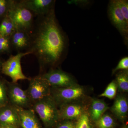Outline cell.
Returning a JSON list of instances; mask_svg holds the SVG:
<instances>
[{
	"mask_svg": "<svg viewBox=\"0 0 128 128\" xmlns=\"http://www.w3.org/2000/svg\"><path fill=\"white\" fill-rule=\"evenodd\" d=\"M128 69V57H126L120 60L116 67L113 70L112 73L114 74L120 70H126Z\"/></svg>",
	"mask_w": 128,
	"mask_h": 128,
	"instance_id": "25",
	"label": "cell"
},
{
	"mask_svg": "<svg viewBox=\"0 0 128 128\" xmlns=\"http://www.w3.org/2000/svg\"><path fill=\"white\" fill-rule=\"evenodd\" d=\"M2 64L0 62V69L1 67H2Z\"/></svg>",
	"mask_w": 128,
	"mask_h": 128,
	"instance_id": "31",
	"label": "cell"
},
{
	"mask_svg": "<svg viewBox=\"0 0 128 128\" xmlns=\"http://www.w3.org/2000/svg\"><path fill=\"white\" fill-rule=\"evenodd\" d=\"M9 20V17L7 16L2 19V22L0 24V34H2L4 32Z\"/></svg>",
	"mask_w": 128,
	"mask_h": 128,
	"instance_id": "28",
	"label": "cell"
},
{
	"mask_svg": "<svg viewBox=\"0 0 128 128\" xmlns=\"http://www.w3.org/2000/svg\"><path fill=\"white\" fill-rule=\"evenodd\" d=\"M21 3L38 16L45 15L53 9L54 1L52 0H23Z\"/></svg>",
	"mask_w": 128,
	"mask_h": 128,
	"instance_id": "11",
	"label": "cell"
},
{
	"mask_svg": "<svg viewBox=\"0 0 128 128\" xmlns=\"http://www.w3.org/2000/svg\"><path fill=\"white\" fill-rule=\"evenodd\" d=\"M11 47L10 38L0 35V53L9 52Z\"/></svg>",
	"mask_w": 128,
	"mask_h": 128,
	"instance_id": "22",
	"label": "cell"
},
{
	"mask_svg": "<svg viewBox=\"0 0 128 128\" xmlns=\"http://www.w3.org/2000/svg\"><path fill=\"white\" fill-rule=\"evenodd\" d=\"M32 54L31 52H20L15 55H12L2 64V73L12 79V82L17 83L20 80H29V78L24 74L22 70L21 61L25 56Z\"/></svg>",
	"mask_w": 128,
	"mask_h": 128,
	"instance_id": "4",
	"label": "cell"
},
{
	"mask_svg": "<svg viewBox=\"0 0 128 128\" xmlns=\"http://www.w3.org/2000/svg\"><path fill=\"white\" fill-rule=\"evenodd\" d=\"M15 108L18 113L21 128H42L39 119L33 109Z\"/></svg>",
	"mask_w": 128,
	"mask_h": 128,
	"instance_id": "12",
	"label": "cell"
},
{
	"mask_svg": "<svg viewBox=\"0 0 128 128\" xmlns=\"http://www.w3.org/2000/svg\"><path fill=\"white\" fill-rule=\"evenodd\" d=\"M124 18L128 24V2L125 0H117Z\"/></svg>",
	"mask_w": 128,
	"mask_h": 128,
	"instance_id": "23",
	"label": "cell"
},
{
	"mask_svg": "<svg viewBox=\"0 0 128 128\" xmlns=\"http://www.w3.org/2000/svg\"><path fill=\"white\" fill-rule=\"evenodd\" d=\"M118 86L115 80L112 81L108 85L104 92L99 96L100 97L107 98L110 99L115 97L117 93Z\"/></svg>",
	"mask_w": 128,
	"mask_h": 128,
	"instance_id": "19",
	"label": "cell"
},
{
	"mask_svg": "<svg viewBox=\"0 0 128 128\" xmlns=\"http://www.w3.org/2000/svg\"><path fill=\"white\" fill-rule=\"evenodd\" d=\"M14 0H0V18L7 16Z\"/></svg>",
	"mask_w": 128,
	"mask_h": 128,
	"instance_id": "21",
	"label": "cell"
},
{
	"mask_svg": "<svg viewBox=\"0 0 128 128\" xmlns=\"http://www.w3.org/2000/svg\"><path fill=\"white\" fill-rule=\"evenodd\" d=\"M0 128H18L17 127L9 125V124H0Z\"/></svg>",
	"mask_w": 128,
	"mask_h": 128,
	"instance_id": "29",
	"label": "cell"
},
{
	"mask_svg": "<svg viewBox=\"0 0 128 128\" xmlns=\"http://www.w3.org/2000/svg\"><path fill=\"white\" fill-rule=\"evenodd\" d=\"M84 113L83 106L78 103L65 104L60 106L59 108L60 121L77 120Z\"/></svg>",
	"mask_w": 128,
	"mask_h": 128,
	"instance_id": "10",
	"label": "cell"
},
{
	"mask_svg": "<svg viewBox=\"0 0 128 128\" xmlns=\"http://www.w3.org/2000/svg\"><path fill=\"white\" fill-rule=\"evenodd\" d=\"M16 30L13 23H12L10 19L9 18V20L8 22L7 25L4 32L0 35L4 36L9 37L10 38L12 34Z\"/></svg>",
	"mask_w": 128,
	"mask_h": 128,
	"instance_id": "26",
	"label": "cell"
},
{
	"mask_svg": "<svg viewBox=\"0 0 128 128\" xmlns=\"http://www.w3.org/2000/svg\"><path fill=\"white\" fill-rule=\"evenodd\" d=\"M33 108L46 128L54 127L60 121L58 105L50 96L34 104Z\"/></svg>",
	"mask_w": 128,
	"mask_h": 128,
	"instance_id": "2",
	"label": "cell"
},
{
	"mask_svg": "<svg viewBox=\"0 0 128 128\" xmlns=\"http://www.w3.org/2000/svg\"><path fill=\"white\" fill-rule=\"evenodd\" d=\"M7 16L13 23L16 30L30 32L33 27V15L20 1H14Z\"/></svg>",
	"mask_w": 128,
	"mask_h": 128,
	"instance_id": "3",
	"label": "cell"
},
{
	"mask_svg": "<svg viewBox=\"0 0 128 128\" xmlns=\"http://www.w3.org/2000/svg\"><path fill=\"white\" fill-rule=\"evenodd\" d=\"M10 41L12 48L17 51L28 50L30 44V32L16 30L10 37Z\"/></svg>",
	"mask_w": 128,
	"mask_h": 128,
	"instance_id": "13",
	"label": "cell"
},
{
	"mask_svg": "<svg viewBox=\"0 0 128 128\" xmlns=\"http://www.w3.org/2000/svg\"><path fill=\"white\" fill-rule=\"evenodd\" d=\"M118 88L123 92H128V70L120 72L117 74L116 80Z\"/></svg>",
	"mask_w": 128,
	"mask_h": 128,
	"instance_id": "17",
	"label": "cell"
},
{
	"mask_svg": "<svg viewBox=\"0 0 128 128\" xmlns=\"http://www.w3.org/2000/svg\"><path fill=\"white\" fill-rule=\"evenodd\" d=\"M95 122L98 128H112L115 125L113 118L108 114H103Z\"/></svg>",
	"mask_w": 128,
	"mask_h": 128,
	"instance_id": "18",
	"label": "cell"
},
{
	"mask_svg": "<svg viewBox=\"0 0 128 128\" xmlns=\"http://www.w3.org/2000/svg\"><path fill=\"white\" fill-rule=\"evenodd\" d=\"M108 9V14L112 22L121 34L127 38L128 24L124 18L117 0L111 1Z\"/></svg>",
	"mask_w": 128,
	"mask_h": 128,
	"instance_id": "9",
	"label": "cell"
},
{
	"mask_svg": "<svg viewBox=\"0 0 128 128\" xmlns=\"http://www.w3.org/2000/svg\"><path fill=\"white\" fill-rule=\"evenodd\" d=\"M0 110V123L9 124L18 128L20 120L17 111L12 105L4 106Z\"/></svg>",
	"mask_w": 128,
	"mask_h": 128,
	"instance_id": "14",
	"label": "cell"
},
{
	"mask_svg": "<svg viewBox=\"0 0 128 128\" xmlns=\"http://www.w3.org/2000/svg\"><path fill=\"white\" fill-rule=\"evenodd\" d=\"M30 35V47L27 51L36 57L41 68L54 65L60 59L65 40L53 8L47 14L38 16Z\"/></svg>",
	"mask_w": 128,
	"mask_h": 128,
	"instance_id": "1",
	"label": "cell"
},
{
	"mask_svg": "<svg viewBox=\"0 0 128 128\" xmlns=\"http://www.w3.org/2000/svg\"><path fill=\"white\" fill-rule=\"evenodd\" d=\"M8 97L12 105L15 107L26 108L32 104L27 90H23L17 83L10 84Z\"/></svg>",
	"mask_w": 128,
	"mask_h": 128,
	"instance_id": "8",
	"label": "cell"
},
{
	"mask_svg": "<svg viewBox=\"0 0 128 128\" xmlns=\"http://www.w3.org/2000/svg\"><path fill=\"white\" fill-rule=\"evenodd\" d=\"M29 86L27 91L32 103L50 96L51 87L41 74L29 78Z\"/></svg>",
	"mask_w": 128,
	"mask_h": 128,
	"instance_id": "6",
	"label": "cell"
},
{
	"mask_svg": "<svg viewBox=\"0 0 128 128\" xmlns=\"http://www.w3.org/2000/svg\"><path fill=\"white\" fill-rule=\"evenodd\" d=\"M41 75L51 88H60L76 85L70 75L61 70H51Z\"/></svg>",
	"mask_w": 128,
	"mask_h": 128,
	"instance_id": "7",
	"label": "cell"
},
{
	"mask_svg": "<svg viewBox=\"0 0 128 128\" xmlns=\"http://www.w3.org/2000/svg\"><path fill=\"white\" fill-rule=\"evenodd\" d=\"M111 110L118 119L121 121H124L128 110V102L126 97L122 95L117 96Z\"/></svg>",
	"mask_w": 128,
	"mask_h": 128,
	"instance_id": "15",
	"label": "cell"
},
{
	"mask_svg": "<svg viewBox=\"0 0 128 128\" xmlns=\"http://www.w3.org/2000/svg\"><path fill=\"white\" fill-rule=\"evenodd\" d=\"M122 128H128V124H125V125H124Z\"/></svg>",
	"mask_w": 128,
	"mask_h": 128,
	"instance_id": "30",
	"label": "cell"
},
{
	"mask_svg": "<svg viewBox=\"0 0 128 128\" xmlns=\"http://www.w3.org/2000/svg\"><path fill=\"white\" fill-rule=\"evenodd\" d=\"M75 123L72 120H62L58 123L54 128H74Z\"/></svg>",
	"mask_w": 128,
	"mask_h": 128,
	"instance_id": "27",
	"label": "cell"
},
{
	"mask_svg": "<svg viewBox=\"0 0 128 128\" xmlns=\"http://www.w3.org/2000/svg\"><path fill=\"white\" fill-rule=\"evenodd\" d=\"M74 128H93L88 114L84 113L77 119Z\"/></svg>",
	"mask_w": 128,
	"mask_h": 128,
	"instance_id": "20",
	"label": "cell"
},
{
	"mask_svg": "<svg viewBox=\"0 0 128 128\" xmlns=\"http://www.w3.org/2000/svg\"><path fill=\"white\" fill-rule=\"evenodd\" d=\"M108 108V106L104 101L100 99L93 100L90 108L91 118L96 122L104 114Z\"/></svg>",
	"mask_w": 128,
	"mask_h": 128,
	"instance_id": "16",
	"label": "cell"
},
{
	"mask_svg": "<svg viewBox=\"0 0 128 128\" xmlns=\"http://www.w3.org/2000/svg\"><path fill=\"white\" fill-rule=\"evenodd\" d=\"M84 94V88L77 84L70 87L51 88L50 96L58 106L78 100Z\"/></svg>",
	"mask_w": 128,
	"mask_h": 128,
	"instance_id": "5",
	"label": "cell"
},
{
	"mask_svg": "<svg viewBox=\"0 0 128 128\" xmlns=\"http://www.w3.org/2000/svg\"><path fill=\"white\" fill-rule=\"evenodd\" d=\"M8 100L7 93L4 86L0 82V106H6Z\"/></svg>",
	"mask_w": 128,
	"mask_h": 128,
	"instance_id": "24",
	"label": "cell"
}]
</instances>
